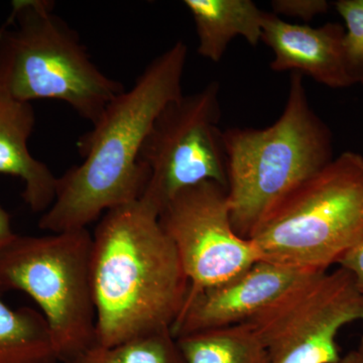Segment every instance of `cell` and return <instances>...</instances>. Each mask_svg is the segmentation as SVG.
Wrapping results in <instances>:
<instances>
[{
	"label": "cell",
	"instance_id": "cell-1",
	"mask_svg": "<svg viewBox=\"0 0 363 363\" xmlns=\"http://www.w3.org/2000/svg\"><path fill=\"white\" fill-rule=\"evenodd\" d=\"M187 59V45L178 40L107 105L79 138L82 162L57 179L56 197L40 218V229H86L109 210L143 197L149 178L138 164L140 150L162 109L183 95Z\"/></svg>",
	"mask_w": 363,
	"mask_h": 363
},
{
	"label": "cell",
	"instance_id": "cell-2",
	"mask_svg": "<svg viewBox=\"0 0 363 363\" xmlns=\"http://www.w3.org/2000/svg\"><path fill=\"white\" fill-rule=\"evenodd\" d=\"M91 281L95 344L104 347L172 330L190 286L159 210L142 199L102 215L92 234Z\"/></svg>",
	"mask_w": 363,
	"mask_h": 363
},
{
	"label": "cell",
	"instance_id": "cell-3",
	"mask_svg": "<svg viewBox=\"0 0 363 363\" xmlns=\"http://www.w3.org/2000/svg\"><path fill=\"white\" fill-rule=\"evenodd\" d=\"M222 136L231 222L245 240L333 160L330 131L310 105L302 74H292L276 123L262 130L229 128Z\"/></svg>",
	"mask_w": 363,
	"mask_h": 363
},
{
	"label": "cell",
	"instance_id": "cell-4",
	"mask_svg": "<svg viewBox=\"0 0 363 363\" xmlns=\"http://www.w3.org/2000/svg\"><path fill=\"white\" fill-rule=\"evenodd\" d=\"M0 90L28 104L65 102L93 124L125 89L98 68L54 1L14 0L0 26Z\"/></svg>",
	"mask_w": 363,
	"mask_h": 363
},
{
	"label": "cell",
	"instance_id": "cell-5",
	"mask_svg": "<svg viewBox=\"0 0 363 363\" xmlns=\"http://www.w3.org/2000/svg\"><path fill=\"white\" fill-rule=\"evenodd\" d=\"M363 236V157L345 152L281 203L252 238L260 259L327 272Z\"/></svg>",
	"mask_w": 363,
	"mask_h": 363
},
{
	"label": "cell",
	"instance_id": "cell-6",
	"mask_svg": "<svg viewBox=\"0 0 363 363\" xmlns=\"http://www.w3.org/2000/svg\"><path fill=\"white\" fill-rule=\"evenodd\" d=\"M88 229L16 235L0 252V291L26 293L50 327L60 363H72L96 342Z\"/></svg>",
	"mask_w": 363,
	"mask_h": 363
},
{
	"label": "cell",
	"instance_id": "cell-7",
	"mask_svg": "<svg viewBox=\"0 0 363 363\" xmlns=\"http://www.w3.org/2000/svg\"><path fill=\"white\" fill-rule=\"evenodd\" d=\"M220 119V85L216 81L167 105L138 157L149 178L140 199L161 213L176 195L203 182H216L226 189Z\"/></svg>",
	"mask_w": 363,
	"mask_h": 363
},
{
	"label": "cell",
	"instance_id": "cell-8",
	"mask_svg": "<svg viewBox=\"0 0 363 363\" xmlns=\"http://www.w3.org/2000/svg\"><path fill=\"white\" fill-rule=\"evenodd\" d=\"M363 322V296L352 277L313 272L247 323L264 344L269 363H339L336 336L344 325Z\"/></svg>",
	"mask_w": 363,
	"mask_h": 363
},
{
	"label": "cell",
	"instance_id": "cell-9",
	"mask_svg": "<svg viewBox=\"0 0 363 363\" xmlns=\"http://www.w3.org/2000/svg\"><path fill=\"white\" fill-rule=\"evenodd\" d=\"M190 283L188 296L222 285L259 262L250 240L234 231L226 189L207 181L182 191L160 213Z\"/></svg>",
	"mask_w": 363,
	"mask_h": 363
},
{
	"label": "cell",
	"instance_id": "cell-10",
	"mask_svg": "<svg viewBox=\"0 0 363 363\" xmlns=\"http://www.w3.org/2000/svg\"><path fill=\"white\" fill-rule=\"evenodd\" d=\"M310 274L259 260L222 285L189 296L172 333L178 338L245 323Z\"/></svg>",
	"mask_w": 363,
	"mask_h": 363
},
{
	"label": "cell",
	"instance_id": "cell-11",
	"mask_svg": "<svg viewBox=\"0 0 363 363\" xmlns=\"http://www.w3.org/2000/svg\"><path fill=\"white\" fill-rule=\"evenodd\" d=\"M345 30L338 23L319 28L296 25L272 13H264L262 40L271 48L274 72L306 74L331 88L354 84L344 54Z\"/></svg>",
	"mask_w": 363,
	"mask_h": 363
},
{
	"label": "cell",
	"instance_id": "cell-12",
	"mask_svg": "<svg viewBox=\"0 0 363 363\" xmlns=\"http://www.w3.org/2000/svg\"><path fill=\"white\" fill-rule=\"evenodd\" d=\"M35 125L32 104L18 101L0 90V175L21 179L23 201L33 212L45 213L56 197L58 177L28 150Z\"/></svg>",
	"mask_w": 363,
	"mask_h": 363
},
{
	"label": "cell",
	"instance_id": "cell-13",
	"mask_svg": "<svg viewBox=\"0 0 363 363\" xmlns=\"http://www.w3.org/2000/svg\"><path fill=\"white\" fill-rule=\"evenodd\" d=\"M198 35V54L218 63L235 38L257 45L262 40L266 11L252 0H185Z\"/></svg>",
	"mask_w": 363,
	"mask_h": 363
},
{
	"label": "cell",
	"instance_id": "cell-14",
	"mask_svg": "<svg viewBox=\"0 0 363 363\" xmlns=\"http://www.w3.org/2000/svg\"><path fill=\"white\" fill-rule=\"evenodd\" d=\"M176 339L185 363H269L264 344L247 322Z\"/></svg>",
	"mask_w": 363,
	"mask_h": 363
},
{
	"label": "cell",
	"instance_id": "cell-15",
	"mask_svg": "<svg viewBox=\"0 0 363 363\" xmlns=\"http://www.w3.org/2000/svg\"><path fill=\"white\" fill-rule=\"evenodd\" d=\"M0 363H60L49 325L32 308L11 309L0 291Z\"/></svg>",
	"mask_w": 363,
	"mask_h": 363
},
{
	"label": "cell",
	"instance_id": "cell-16",
	"mask_svg": "<svg viewBox=\"0 0 363 363\" xmlns=\"http://www.w3.org/2000/svg\"><path fill=\"white\" fill-rule=\"evenodd\" d=\"M72 363H185L171 328L136 336L116 345H93Z\"/></svg>",
	"mask_w": 363,
	"mask_h": 363
},
{
	"label": "cell",
	"instance_id": "cell-17",
	"mask_svg": "<svg viewBox=\"0 0 363 363\" xmlns=\"http://www.w3.org/2000/svg\"><path fill=\"white\" fill-rule=\"evenodd\" d=\"M336 9L345 23L344 54L353 82L363 83V0H339Z\"/></svg>",
	"mask_w": 363,
	"mask_h": 363
},
{
	"label": "cell",
	"instance_id": "cell-18",
	"mask_svg": "<svg viewBox=\"0 0 363 363\" xmlns=\"http://www.w3.org/2000/svg\"><path fill=\"white\" fill-rule=\"evenodd\" d=\"M272 13L288 18L311 21L315 16L328 11L329 4L325 0H274L271 4Z\"/></svg>",
	"mask_w": 363,
	"mask_h": 363
},
{
	"label": "cell",
	"instance_id": "cell-19",
	"mask_svg": "<svg viewBox=\"0 0 363 363\" xmlns=\"http://www.w3.org/2000/svg\"><path fill=\"white\" fill-rule=\"evenodd\" d=\"M337 264L350 272L357 290L363 296V236L338 260Z\"/></svg>",
	"mask_w": 363,
	"mask_h": 363
},
{
	"label": "cell",
	"instance_id": "cell-20",
	"mask_svg": "<svg viewBox=\"0 0 363 363\" xmlns=\"http://www.w3.org/2000/svg\"><path fill=\"white\" fill-rule=\"evenodd\" d=\"M18 235L11 227V217L0 204V252Z\"/></svg>",
	"mask_w": 363,
	"mask_h": 363
},
{
	"label": "cell",
	"instance_id": "cell-21",
	"mask_svg": "<svg viewBox=\"0 0 363 363\" xmlns=\"http://www.w3.org/2000/svg\"><path fill=\"white\" fill-rule=\"evenodd\" d=\"M339 363H363V353L359 350L351 351Z\"/></svg>",
	"mask_w": 363,
	"mask_h": 363
},
{
	"label": "cell",
	"instance_id": "cell-22",
	"mask_svg": "<svg viewBox=\"0 0 363 363\" xmlns=\"http://www.w3.org/2000/svg\"><path fill=\"white\" fill-rule=\"evenodd\" d=\"M359 350L362 351V352L363 353V336L362 340V345H360Z\"/></svg>",
	"mask_w": 363,
	"mask_h": 363
}]
</instances>
